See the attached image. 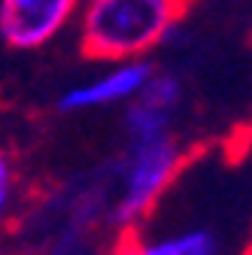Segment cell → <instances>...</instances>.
<instances>
[{
	"instance_id": "obj_10",
	"label": "cell",
	"mask_w": 252,
	"mask_h": 255,
	"mask_svg": "<svg viewBox=\"0 0 252 255\" xmlns=\"http://www.w3.org/2000/svg\"><path fill=\"white\" fill-rule=\"evenodd\" d=\"M243 255H252V243H249V246H246V252H243Z\"/></svg>"
},
{
	"instance_id": "obj_8",
	"label": "cell",
	"mask_w": 252,
	"mask_h": 255,
	"mask_svg": "<svg viewBox=\"0 0 252 255\" xmlns=\"http://www.w3.org/2000/svg\"><path fill=\"white\" fill-rule=\"evenodd\" d=\"M12 204H15V170H12V158L0 146V228L9 222Z\"/></svg>"
},
{
	"instance_id": "obj_4",
	"label": "cell",
	"mask_w": 252,
	"mask_h": 255,
	"mask_svg": "<svg viewBox=\"0 0 252 255\" xmlns=\"http://www.w3.org/2000/svg\"><path fill=\"white\" fill-rule=\"evenodd\" d=\"M182 79L170 70H152L146 85L125 107V134L128 140H155L173 134V116L182 104Z\"/></svg>"
},
{
	"instance_id": "obj_1",
	"label": "cell",
	"mask_w": 252,
	"mask_h": 255,
	"mask_svg": "<svg viewBox=\"0 0 252 255\" xmlns=\"http://www.w3.org/2000/svg\"><path fill=\"white\" fill-rule=\"evenodd\" d=\"M188 0H85L79 15L82 52L91 61H137L167 43Z\"/></svg>"
},
{
	"instance_id": "obj_5",
	"label": "cell",
	"mask_w": 252,
	"mask_h": 255,
	"mask_svg": "<svg viewBox=\"0 0 252 255\" xmlns=\"http://www.w3.org/2000/svg\"><path fill=\"white\" fill-rule=\"evenodd\" d=\"M152 70L155 67L146 58L122 61L113 70L67 88L58 98V110L61 113H88V110H101V107H113V104H128L140 94V88L146 85Z\"/></svg>"
},
{
	"instance_id": "obj_9",
	"label": "cell",
	"mask_w": 252,
	"mask_h": 255,
	"mask_svg": "<svg viewBox=\"0 0 252 255\" xmlns=\"http://www.w3.org/2000/svg\"><path fill=\"white\" fill-rule=\"evenodd\" d=\"M107 255H143V243L131 234H116V243L107 249Z\"/></svg>"
},
{
	"instance_id": "obj_2",
	"label": "cell",
	"mask_w": 252,
	"mask_h": 255,
	"mask_svg": "<svg viewBox=\"0 0 252 255\" xmlns=\"http://www.w3.org/2000/svg\"><path fill=\"white\" fill-rule=\"evenodd\" d=\"M182 161L185 158L173 134L155 140H134V143L128 140V149L113 167L116 198L110 204L107 222L119 234L137 231V225L152 213V207L158 204L167 185L176 179Z\"/></svg>"
},
{
	"instance_id": "obj_7",
	"label": "cell",
	"mask_w": 252,
	"mask_h": 255,
	"mask_svg": "<svg viewBox=\"0 0 252 255\" xmlns=\"http://www.w3.org/2000/svg\"><path fill=\"white\" fill-rule=\"evenodd\" d=\"M40 255H98V252L88 243L85 231H61L52 237V243Z\"/></svg>"
},
{
	"instance_id": "obj_6",
	"label": "cell",
	"mask_w": 252,
	"mask_h": 255,
	"mask_svg": "<svg viewBox=\"0 0 252 255\" xmlns=\"http://www.w3.org/2000/svg\"><path fill=\"white\" fill-rule=\"evenodd\" d=\"M143 255H219L216 234L207 228H188L161 240L143 243Z\"/></svg>"
},
{
	"instance_id": "obj_3",
	"label": "cell",
	"mask_w": 252,
	"mask_h": 255,
	"mask_svg": "<svg viewBox=\"0 0 252 255\" xmlns=\"http://www.w3.org/2000/svg\"><path fill=\"white\" fill-rule=\"evenodd\" d=\"M79 9L82 0H0V40L15 52L43 49Z\"/></svg>"
}]
</instances>
